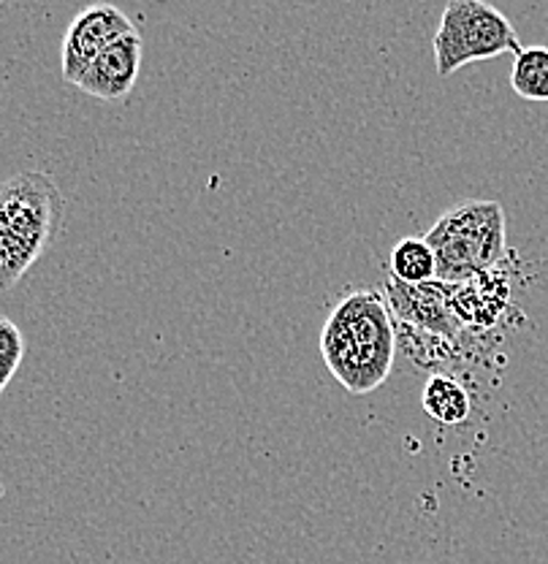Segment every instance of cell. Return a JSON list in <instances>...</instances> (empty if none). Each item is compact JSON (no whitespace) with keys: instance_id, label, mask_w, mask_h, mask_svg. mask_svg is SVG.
<instances>
[{"instance_id":"cell-7","label":"cell","mask_w":548,"mask_h":564,"mask_svg":"<svg viewBox=\"0 0 548 564\" xmlns=\"http://www.w3.org/2000/svg\"><path fill=\"white\" fill-rule=\"evenodd\" d=\"M141 50H144V44H141L139 31L122 35L120 41H115L109 50L93 61V66L79 76L76 87L85 96L101 98V101H122L126 96H131L139 79Z\"/></svg>"},{"instance_id":"cell-11","label":"cell","mask_w":548,"mask_h":564,"mask_svg":"<svg viewBox=\"0 0 548 564\" xmlns=\"http://www.w3.org/2000/svg\"><path fill=\"white\" fill-rule=\"evenodd\" d=\"M22 356H25V337H22L20 326L0 315V393L9 388L11 378L20 369Z\"/></svg>"},{"instance_id":"cell-9","label":"cell","mask_w":548,"mask_h":564,"mask_svg":"<svg viewBox=\"0 0 548 564\" xmlns=\"http://www.w3.org/2000/svg\"><path fill=\"white\" fill-rule=\"evenodd\" d=\"M511 87L524 101L548 104V46H522L511 68Z\"/></svg>"},{"instance_id":"cell-2","label":"cell","mask_w":548,"mask_h":564,"mask_svg":"<svg viewBox=\"0 0 548 564\" xmlns=\"http://www.w3.org/2000/svg\"><path fill=\"white\" fill-rule=\"evenodd\" d=\"M63 226V196L44 172H20L0 182V291H11Z\"/></svg>"},{"instance_id":"cell-1","label":"cell","mask_w":548,"mask_h":564,"mask_svg":"<svg viewBox=\"0 0 548 564\" xmlns=\"http://www.w3.org/2000/svg\"><path fill=\"white\" fill-rule=\"evenodd\" d=\"M321 356L332 378L353 397L386 383L397 356V332L386 296L375 288L345 296L323 326Z\"/></svg>"},{"instance_id":"cell-6","label":"cell","mask_w":548,"mask_h":564,"mask_svg":"<svg viewBox=\"0 0 548 564\" xmlns=\"http://www.w3.org/2000/svg\"><path fill=\"white\" fill-rule=\"evenodd\" d=\"M386 304L399 321L423 328L434 337L453 339L464 328L459 317L453 315L451 285L440 280L423 282V285H405L394 274H388Z\"/></svg>"},{"instance_id":"cell-10","label":"cell","mask_w":548,"mask_h":564,"mask_svg":"<svg viewBox=\"0 0 548 564\" xmlns=\"http://www.w3.org/2000/svg\"><path fill=\"white\" fill-rule=\"evenodd\" d=\"M391 274L405 285L438 280V261L423 237H402L391 250Z\"/></svg>"},{"instance_id":"cell-3","label":"cell","mask_w":548,"mask_h":564,"mask_svg":"<svg viewBox=\"0 0 548 564\" xmlns=\"http://www.w3.org/2000/svg\"><path fill=\"white\" fill-rule=\"evenodd\" d=\"M438 261V280L462 285L492 272L505 256V209L497 202L470 198L440 215L427 234Z\"/></svg>"},{"instance_id":"cell-4","label":"cell","mask_w":548,"mask_h":564,"mask_svg":"<svg viewBox=\"0 0 548 564\" xmlns=\"http://www.w3.org/2000/svg\"><path fill=\"white\" fill-rule=\"evenodd\" d=\"M522 52L514 22L483 0H451L434 33V66L440 76L456 74L470 63Z\"/></svg>"},{"instance_id":"cell-5","label":"cell","mask_w":548,"mask_h":564,"mask_svg":"<svg viewBox=\"0 0 548 564\" xmlns=\"http://www.w3.org/2000/svg\"><path fill=\"white\" fill-rule=\"evenodd\" d=\"M131 33H137V25L117 6L98 3L79 11L63 39V79L76 85L101 52Z\"/></svg>"},{"instance_id":"cell-8","label":"cell","mask_w":548,"mask_h":564,"mask_svg":"<svg viewBox=\"0 0 548 564\" xmlns=\"http://www.w3.org/2000/svg\"><path fill=\"white\" fill-rule=\"evenodd\" d=\"M421 408L429 419L443 423V426H459L473 413L468 388L448 375H432L427 380L421 391Z\"/></svg>"}]
</instances>
